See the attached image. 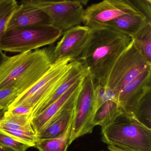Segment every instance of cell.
<instances>
[{"label":"cell","instance_id":"1","mask_svg":"<svg viewBox=\"0 0 151 151\" xmlns=\"http://www.w3.org/2000/svg\"><path fill=\"white\" fill-rule=\"evenodd\" d=\"M91 29L85 47L77 60L86 66L95 82L104 85L111 69L132 38L107 27Z\"/></svg>","mask_w":151,"mask_h":151},{"label":"cell","instance_id":"2","mask_svg":"<svg viewBox=\"0 0 151 151\" xmlns=\"http://www.w3.org/2000/svg\"><path fill=\"white\" fill-rule=\"evenodd\" d=\"M101 139L108 145L132 151H151V129L134 114L122 112L101 129Z\"/></svg>","mask_w":151,"mask_h":151},{"label":"cell","instance_id":"3","mask_svg":"<svg viewBox=\"0 0 151 151\" xmlns=\"http://www.w3.org/2000/svg\"><path fill=\"white\" fill-rule=\"evenodd\" d=\"M76 61L68 58L55 60L45 75L32 87L20 94L7 109L18 106L28 107L32 109L30 119L32 115L49 99L60 85Z\"/></svg>","mask_w":151,"mask_h":151},{"label":"cell","instance_id":"4","mask_svg":"<svg viewBox=\"0 0 151 151\" xmlns=\"http://www.w3.org/2000/svg\"><path fill=\"white\" fill-rule=\"evenodd\" d=\"M63 34L52 25L8 30L0 40V51L18 54L35 51L52 45Z\"/></svg>","mask_w":151,"mask_h":151},{"label":"cell","instance_id":"5","mask_svg":"<svg viewBox=\"0 0 151 151\" xmlns=\"http://www.w3.org/2000/svg\"><path fill=\"white\" fill-rule=\"evenodd\" d=\"M147 62L135 46L132 39L113 66L104 85L118 96L120 91L142 72L151 69Z\"/></svg>","mask_w":151,"mask_h":151},{"label":"cell","instance_id":"6","mask_svg":"<svg viewBox=\"0 0 151 151\" xmlns=\"http://www.w3.org/2000/svg\"><path fill=\"white\" fill-rule=\"evenodd\" d=\"M21 2L44 11L52 24L63 32L83 23V16L86 1L24 0Z\"/></svg>","mask_w":151,"mask_h":151},{"label":"cell","instance_id":"7","mask_svg":"<svg viewBox=\"0 0 151 151\" xmlns=\"http://www.w3.org/2000/svg\"><path fill=\"white\" fill-rule=\"evenodd\" d=\"M95 81L89 74L84 78L74 107L70 142L91 133L95 126L93 118L97 110L94 96Z\"/></svg>","mask_w":151,"mask_h":151},{"label":"cell","instance_id":"8","mask_svg":"<svg viewBox=\"0 0 151 151\" xmlns=\"http://www.w3.org/2000/svg\"><path fill=\"white\" fill-rule=\"evenodd\" d=\"M132 13H138L128 0H104L85 9L82 24L91 29L100 28L121 16Z\"/></svg>","mask_w":151,"mask_h":151},{"label":"cell","instance_id":"9","mask_svg":"<svg viewBox=\"0 0 151 151\" xmlns=\"http://www.w3.org/2000/svg\"><path fill=\"white\" fill-rule=\"evenodd\" d=\"M47 49L46 47L12 56L4 55L0 63V90L12 84L44 55Z\"/></svg>","mask_w":151,"mask_h":151},{"label":"cell","instance_id":"10","mask_svg":"<svg viewBox=\"0 0 151 151\" xmlns=\"http://www.w3.org/2000/svg\"><path fill=\"white\" fill-rule=\"evenodd\" d=\"M151 92V69L139 75L119 93L117 103L122 112L135 116L146 96Z\"/></svg>","mask_w":151,"mask_h":151},{"label":"cell","instance_id":"11","mask_svg":"<svg viewBox=\"0 0 151 151\" xmlns=\"http://www.w3.org/2000/svg\"><path fill=\"white\" fill-rule=\"evenodd\" d=\"M91 31L89 27L80 25L63 32L61 38L54 47L55 60L68 58L77 60L85 47Z\"/></svg>","mask_w":151,"mask_h":151},{"label":"cell","instance_id":"12","mask_svg":"<svg viewBox=\"0 0 151 151\" xmlns=\"http://www.w3.org/2000/svg\"><path fill=\"white\" fill-rule=\"evenodd\" d=\"M86 76L78 79L59 99L31 120L32 129L36 134L41 132L63 109L76 99Z\"/></svg>","mask_w":151,"mask_h":151},{"label":"cell","instance_id":"13","mask_svg":"<svg viewBox=\"0 0 151 151\" xmlns=\"http://www.w3.org/2000/svg\"><path fill=\"white\" fill-rule=\"evenodd\" d=\"M50 25H52L51 20L44 11L21 1V4L10 17L6 31Z\"/></svg>","mask_w":151,"mask_h":151},{"label":"cell","instance_id":"14","mask_svg":"<svg viewBox=\"0 0 151 151\" xmlns=\"http://www.w3.org/2000/svg\"><path fill=\"white\" fill-rule=\"evenodd\" d=\"M76 99L63 109L41 132L37 134L38 140L54 138L67 131L72 124Z\"/></svg>","mask_w":151,"mask_h":151},{"label":"cell","instance_id":"15","mask_svg":"<svg viewBox=\"0 0 151 151\" xmlns=\"http://www.w3.org/2000/svg\"><path fill=\"white\" fill-rule=\"evenodd\" d=\"M89 74L88 69L83 62L77 60L69 71L62 82L58 86L49 99L40 106L31 116V120L37 115L46 108L59 99L65 93L78 79Z\"/></svg>","mask_w":151,"mask_h":151},{"label":"cell","instance_id":"16","mask_svg":"<svg viewBox=\"0 0 151 151\" xmlns=\"http://www.w3.org/2000/svg\"><path fill=\"white\" fill-rule=\"evenodd\" d=\"M149 22L139 13L126 14L109 22L102 27L113 29L132 39Z\"/></svg>","mask_w":151,"mask_h":151},{"label":"cell","instance_id":"17","mask_svg":"<svg viewBox=\"0 0 151 151\" xmlns=\"http://www.w3.org/2000/svg\"><path fill=\"white\" fill-rule=\"evenodd\" d=\"M122 113L117 102L114 101H106L96 110L93 118V124L95 126L100 125L101 129L105 128Z\"/></svg>","mask_w":151,"mask_h":151},{"label":"cell","instance_id":"18","mask_svg":"<svg viewBox=\"0 0 151 151\" xmlns=\"http://www.w3.org/2000/svg\"><path fill=\"white\" fill-rule=\"evenodd\" d=\"M72 124L62 135L54 138L39 139L35 147L39 151H67L70 142Z\"/></svg>","mask_w":151,"mask_h":151},{"label":"cell","instance_id":"19","mask_svg":"<svg viewBox=\"0 0 151 151\" xmlns=\"http://www.w3.org/2000/svg\"><path fill=\"white\" fill-rule=\"evenodd\" d=\"M132 39L141 55L151 64V23L147 24Z\"/></svg>","mask_w":151,"mask_h":151},{"label":"cell","instance_id":"20","mask_svg":"<svg viewBox=\"0 0 151 151\" xmlns=\"http://www.w3.org/2000/svg\"><path fill=\"white\" fill-rule=\"evenodd\" d=\"M18 6L15 0H0V40L6 31L10 17Z\"/></svg>","mask_w":151,"mask_h":151},{"label":"cell","instance_id":"21","mask_svg":"<svg viewBox=\"0 0 151 151\" xmlns=\"http://www.w3.org/2000/svg\"><path fill=\"white\" fill-rule=\"evenodd\" d=\"M0 130L27 144L30 147H35L37 141V134L34 131L7 128H1Z\"/></svg>","mask_w":151,"mask_h":151},{"label":"cell","instance_id":"22","mask_svg":"<svg viewBox=\"0 0 151 151\" xmlns=\"http://www.w3.org/2000/svg\"><path fill=\"white\" fill-rule=\"evenodd\" d=\"M94 96L97 109L106 101H114L117 102L118 101V95L114 91L96 82L94 85Z\"/></svg>","mask_w":151,"mask_h":151},{"label":"cell","instance_id":"23","mask_svg":"<svg viewBox=\"0 0 151 151\" xmlns=\"http://www.w3.org/2000/svg\"><path fill=\"white\" fill-rule=\"evenodd\" d=\"M19 92L13 86L0 90V111H6L19 96Z\"/></svg>","mask_w":151,"mask_h":151},{"label":"cell","instance_id":"24","mask_svg":"<svg viewBox=\"0 0 151 151\" xmlns=\"http://www.w3.org/2000/svg\"><path fill=\"white\" fill-rule=\"evenodd\" d=\"M0 145L12 148L16 151H26L30 147L27 144L0 130Z\"/></svg>","mask_w":151,"mask_h":151},{"label":"cell","instance_id":"25","mask_svg":"<svg viewBox=\"0 0 151 151\" xmlns=\"http://www.w3.org/2000/svg\"><path fill=\"white\" fill-rule=\"evenodd\" d=\"M128 1L136 11L151 23V1L128 0Z\"/></svg>","mask_w":151,"mask_h":151},{"label":"cell","instance_id":"26","mask_svg":"<svg viewBox=\"0 0 151 151\" xmlns=\"http://www.w3.org/2000/svg\"><path fill=\"white\" fill-rule=\"evenodd\" d=\"M7 110L14 114L28 115L29 116V118L32 112V109H31L24 106H18L9 109H7Z\"/></svg>","mask_w":151,"mask_h":151},{"label":"cell","instance_id":"27","mask_svg":"<svg viewBox=\"0 0 151 151\" xmlns=\"http://www.w3.org/2000/svg\"><path fill=\"white\" fill-rule=\"evenodd\" d=\"M108 148L109 151H132L111 145L108 146Z\"/></svg>","mask_w":151,"mask_h":151},{"label":"cell","instance_id":"28","mask_svg":"<svg viewBox=\"0 0 151 151\" xmlns=\"http://www.w3.org/2000/svg\"><path fill=\"white\" fill-rule=\"evenodd\" d=\"M0 151H16L12 148L0 145Z\"/></svg>","mask_w":151,"mask_h":151},{"label":"cell","instance_id":"29","mask_svg":"<svg viewBox=\"0 0 151 151\" xmlns=\"http://www.w3.org/2000/svg\"><path fill=\"white\" fill-rule=\"evenodd\" d=\"M5 112V111H0V119H1V118H2V116L4 115Z\"/></svg>","mask_w":151,"mask_h":151}]
</instances>
